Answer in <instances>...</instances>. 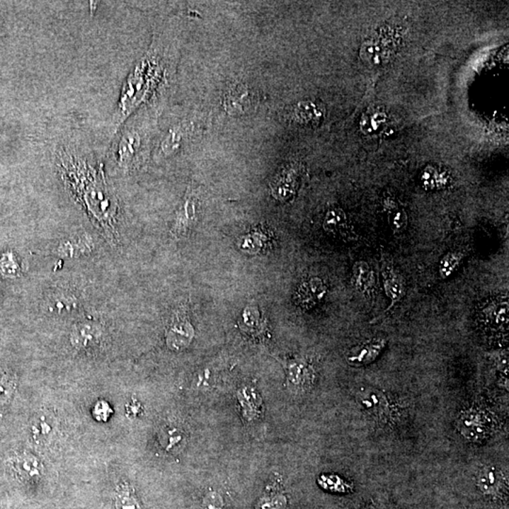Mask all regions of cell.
I'll list each match as a JSON object with an SVG mask.
<instances>
[{
	"label": "cell",
	"instance_id": "1",
	"mask_svg": "<svg viewBox=\"0 0 509 509\" xmlns=\"http://www.w3.org/2000/svg\"><path fill=\"white\" fill-rule=\"evenodd\" d=\"M57 168L71 198L84 210L108 243L118 246L120 241L119 201L108 182L103 164L67 147L57 153Z\"/></svg>",
	"mask_w": 509,
	"mask_h": 509
},
{
	"label": "cell",
	"instance_id": "2",
	"mask_svg": "<svg viewBox=\"0 0 509 509\" xmlns=\"http://www.w3.org/2000/svg\"><path fill=\"white\" fill-rule=\"evenodd\" d=\"M141 144L140 135L135 129L126 127L120 135L118 133L113 147V158L118 169L123 171V173L135 169L138 164Z\"/></svg>",
	"mask_w": 509,
	"mask_h": 509
},
{
	"label": "cell",
	"instance_id": "3",
	"mask_svg": "<svg viewBox=\"0 0 509 509\" xmlns=\"http://www.w3.org/2000/svg\"><path fill=\"white\" fill-rule=\"evenodd\" d=\"M361 408L368 412L378 423L383 425L394 423L397 418V411L389 398L383 392L374 389H361L360 392Z\"/></svg>",
	"mask_w": 509,
	"mask_h": 509
},
{
	"label": "cell",
	"instance_id": "4",
	"mask_svg": "<svg viewBox=\"0 0 509 509\" xmlns=\"http://www.w3.org/2000/svg\"><path fill=\"white\" fill-rule=\"evenodd\" d=\"M508 294L493 298L485 303L479 312V320L482 328L490 333H497V332L508 333Z\"/></svg>",
	"mask_w": 509,
	"mask_h": 509
},
{
	"label": "cell",
	"instance_id": "5",
	"mask_svg": "<svg viewBox=\"0 0 509 509\" xmlns=\"http://www.w3.org/2000/svg\"><path fill=\"white\" fill-rule=\"evenodd\" d=\"M98 248L95 237L86 231L76 233L59 241L53 254L64 260H76L92 255Z\"/></svg>",
	"mask_w": 509,
	"mask_h": 509
},
{
	"label": "cell",
	"instance_id": "6",
	"mask_svg": "<svg viewBox=\"0 0 509 509\" xmlns=\"http://www.w3.org/2000/svg\"><path fill=\"white\" fill-rule=\"evenodd\" d=\"M287 374V385L297 391H307L314 385L315 369L306 358L294 357L281 360Z\"/></svg>",
	"mask_w": 509,
	"mask_h": 509
},
{
	"label": "cell",
	"instance_id": "7",
	"mask_svg": "<svg viewBox=\"0 0 509 509\" xmlns=\"http://www.w3.org/2000/svg\"><path fill=\"white\" fill-rule=\"evenodd\" d=\"M195 335L184 308L173 311L166 329V344L173 351L186 348Z\"/></svg>",
	"mask_w": 509,
	"mask_h": 509
},
{
	"label": "cell",
	"instance_id": "8",
	"mask_svg": "<svg viewBox=\"0 0 509 509\" xmlns=\"http://www.w3.org/2000/svg\"><path fill=\"white\" fill-rule=\"evenodd\" d=\"M104 336L103 325L98 321L84 320L76 323L70 332V343L76 351H88L98 346Z\"/></svg>",
	"mask_w": 509,
	"mask_h": 509
},
{
	"label": "cell",
	"instance_id": "9",
	"mask_svg": "<svg viewBox=\"0 0 509 509\" xmlns=\"http://www.w3.org/2000/svg\"><path fill=\"white\" fill-rule=\"evenodd\" d=\"M45 311L55 316H69L81 309L79 295L69 289H57L45 298Z\"/></svg>",
	"mask_w": 509,
	"mask_h": 509
},
{
	"label": "cell",
	"instance_id": "10",
	"mask_svg": "<svg viewBox=\"0 0 509 509\" xmlns=\"http://www.w3.org/2000/svg\"><path fill=\"white\" fill-rule=\"evenodd\" d=\"M196 210H198V198L195 192L189 188L183 200L176 210L175 221L171 234L175 238L186 237L196 222Z\"/></svg>",
	"mask_w": 509,
	"mask_h": 509
},
{
	"label": "cell",
	"instance_id": "11",
	"mask_svg": "<svg viewBox=\"0 0 509 509\" xmlns=\"http://www.w3.org/2000/svg\"><path fill=\"white\" fill-rule=\"evenodd\" d=\"M388 35L379 34L365 40L360 48V58L371 67H379L391 59L394 45Z\"/></svg>",
	"mask_w": 509,
	"mask_h": 509
},
{
	"label": "cell",
	"instance_id": "12",
	"mask_svg": "<svg viewBox=\"0 0 509 509\" xmlns=\"http://www.w3.org/2000/svg\"><path fill=\"white\" fill-rule=\"evenodd\" d=\"M383 285L387 297L391 300L389 308L384 314L394 309L402 301L406 295V282L401 273L395 268L391 261H383L382 263Z\"/></svg>",
	"mask_w": 509,
	"mask_h": 509
},
{
	"label": "cell",
	"instance_id": "13",
	"mask_svg": "<svg viewBox=\"0 0 509 509\" xmlns=\"http://www.w3.org/2000/svg\"><path fill=\"white\" fill-rule=\"evenodd\" d=\"M323 227L328 234L343 240L357 241L360 239V236L350 223L346 213L340 207H332L328 210L324 219Z\"/></svg>",
	"mask_w": 509,
	"mask_h": 509
},
{
	"label": "cell",
	"instance_id": "14",
	"mask_svg": "<svg viewBox=\"0 0 509 509\" xmlns=\"http://www.w3.org/2000/svg\"><path fill=\"white\" fill-rule=\"evenodd\" d=\"M477 486L485 496L498 499L504 496L507 491L508 480L499 469L487 467L479 471Z\"/></svg>",
	"mask_w": 509,
	"mask_h": 509
},
{
	"label": "cell",
	"instance_id": "15",
	"mask_svg": "<svg viewBox=\"0 0 509 509\" xmlns=\"http://www.w3.org/2000/svg\"><path fill=\"white\" fill-rule=\"evenodd\" d=\"M384 339H372L364 341L360 345L350 350L347 355V362L350 365L360 367L374 362L386 347Z\"/></svg>",
	"mask_w": 509,
	"mask_h": 509
},
{
	"label": "cell",
	"instance_id": "16",
	"mask_svg": "<svg viewBox=\"0 0 509 509\" xmlns=\"http://www.w3.org/2000/svg\"><path fill=\"white\" fill-rule=\"evenodd\" d=\"M460 421H462V425H459V428H468L462 433L467 431L464 435H467V437H470V439H482L491 432V420L490 416L479 409H470V411H466L459 422Z\"/></svg>",
	"mask_w": 509,
	"mask_h": 509
},
{
	"label": "cell",
	"instance_id": "17",
	"mask_svg": "<svg viewBox=\"0 0 509 509\" xmlns=\"http://www.w3.org/2000/svg\"><path fill=\"white\" fill-rule=\"evenodd\" d=\"M328 292L326 284L319 278H312L299 286L297 302L304 309H311L319 304Z\"/></svg>",
	"mask_w": 509,
	"mask_h": 509
},
{
	"label": "cell",
	"instance_id": "18",
	"mask_svg": "<svg viewBox=\"0 0 509 509\" xmlns=\"http://www.w3.org/2000/svg\"><path fill=\"white\" fill-rule=\"evenodd\" d=\"M13 468L21 479L27 481H35L42 476L44 466L38 457L24 453L18 454L13 460Z\"/></svg>",
	"mask_w": 509,
	"mask_h": 509
},
{
	"label": "cell",
	"instance_id": "19",
	"mask_svg": "<svg viewBox=\"0 0 509 509\" xmlns=\"http://www.w3.org/2000/svg\"><path fill=\"white\" fill-rule=\"evenodd\" d=\"M56 431V419L48 413H41L37 416L30 428L31 437L39 445H47L52 442Z\"/></svg>",
	"mask_w": 509,
	"mask_h": 509
},
{
	"label": "cell",
	"instance_id": "20",
	"mask_svg": "<svg viewBox=\"0 0 509 509\" xmlns=\"http://www.w3.org/2000/svg\"><path fill=\"white\" fill-rule=\"evenodd\" d=\"M254 95L244 85H237L227 92L224 98V107L231 115H241L246 113L251 106Z\"/></svg>",
	"mask_w": 509,
	"mask_h": 509
},
{
	"label": "cell",
	"instance_id": "21",
	"mask_svg": "<svg viewBox=\"0 0 509 509\" xmlns=\"http://www.w3.org/2000/svg\"><path fill=\"white\" fill-rule=\"evenodd\" d=\"M351 282L361 295L371 294L375 282L374 273L365 261H358L353 266Z\"/></svg>",
	"mask_w": 509,
	"mask_h": 509
},
{
	"label": "cell",
	"instance_id": "22",
	"mask_svg": "<svg viewBox=\"0 0 509 509\" xmlns=\"http://www.w3.org/2000/svg\"><path fill=\"white\" fill-rule=\"evenodd\" d=\"M383 205L391 231L394 234L405 231L408 224V215L406 210L394 198H386Z\"/></svg>",
	"mask_w": 509,
	"mask_h": 509
},
{
	"label": "cell",
	"instance_id": "23",
	"mask_svg": "<svg viewBox=\"0 0 509 509\" xmlns=\"http://www.w3.org/2000/svg\"><path fill=\"white\" fill-rule=\"evenodd\" d=\"M420 178L423 187L428 190L445 189L450 183V176L445 170L432 166H426L423 170Z\"/></svg>",
	"mask_w": 509,
	"mask_h": 509
},
{
	"label": "cell",
	"instance_id": "24",
	"mask_svg": "<svg viewBox=\"0 0 509 509\" xmlns=\"http://www.w3.org/2000/svg\"><path fill=\"white\" fill-rule=\"evenodd\" d=\"M270 241L271 239L266 233L261 230H255L239 239L238 246L239 248L244 252L257 254L269 247Z\"/></svg>",
	"mask_w": 509,
	"mask_h": 509
},
{
	"label": "cell",
	"instance_id": "25",
	"mask_svg": "<svg viewBox=\"0 0 509 509\" xmlns=\"http://www.w3.org/2000/svg\"><path fill=\"white\" fill-rule=\"evenodd\" d=\"M466 256H467V253L460 251V250H452V251L446 253L440 258L439 266H437L440 278L443 280H448L452 275L456 274Z\"/></svg>",
	"mask_w": 509,
	"mask_h": 509
},
{
	"label": "cell",
	"instance_id": "26",
	"mask_svg": "<svg viewBox=\"0 0 509 509\" xmlns=\"http://www.w3.org/2000/svg\"><path fill=\"white\" fill-rule=\"evenodd\" d=\"M21 261L13 250L0 253V278L4 280H14L22 275Z\"/></svg>",
	"mask_w": 509,
	"mask_h": 509
},
{
	"label": "cell",
	"instance_id": "27",
	"mask_svg": "<svg viewBox=\"0 0 509 509\" xmlns=\"http://www.w3.org/2000/svg\"><path fill=\"white\" fill-rule=\"evenodd\" d=\"M295 118L301 122L316 121L318 118H322L323 113L319 107L312 102H304L297 105L294 112Z\"/></svg>",
	"mask_w": 509,
	"mask_h": 509
},
{
	"label": "cell",
	"instance_id": "28",
	"mask_svg": "<svg viewBox=\"0 0 509 509\" xmlns=\"http://www.w3.org/2000/svg\"><path fill=\"white\" fill-rule=\"evenodd\" d=\"M386 119L385 113L380 110H375V112L364 116L363 120H361V129L364 132H370V133L377 132L386 123Z\"/></svg>",
	"mask_w": 509,
	"mask_h": 509
},
{
	"label": "cell",
	"instance_id": "29",
	"mask_svg": "<svg viewBox=\"0 0 509 509\" xmlns=\"http://www.w3.org/2000/svg\"><path fill=\"white\" fill-rule=\"evenodd\" d=\"M116 508L118 509H141L137 499L129 488H122L116 496Z\"/></svg>",
	"mask_w": 509,
	"mask_h": 509
},
{
	"label": "cell",
	"instance_id": "30",
	"mask_svg": "<svg viewBox=\"0 0 509 509\" xmlns=\"http://www.w3.org/2000/svg\"><path fill=\"white\" fill-rule=\"evenodd\" d=\"M280 183L281 185L280 190L285 188V193H284L285 198H289V196H292L294 195L295 189H297V173L295 172L294 169L286 171V172L282 173Z\"/></svg>",
	"mask_w": 509,
	"mask_h": 509
},
{
	"label": "cell",
	"instance_id": "31",
	"mask_svg": "<svg viewBox=\"0 0 509 509\" xmlns=\"http://www.w3.org/2000/svg\"><path fill=\"white\" fill-rule=\"evenodd\" d=\"M14 383L7 375H0V406H4L13 397Z\"/></svg>",
	"mask_w": 509,
	"mask_h": 509
},
{
	"label": "cell",
	"instance_id": "32",
	"mask_svg": "<svg viewBox=\"0 0 509 509\" xmlns=\"http://www.w3.org/2000/svg\"><path fill=\"white\" fill-rule=\"evenodd\" d=\"M93 417L99 422H107L113 414V409L106 401L101 400L96 402L93 409Z\"/></svg>",
	"mask_w": 509,
	"mask_h": 509
}]
</instances>
